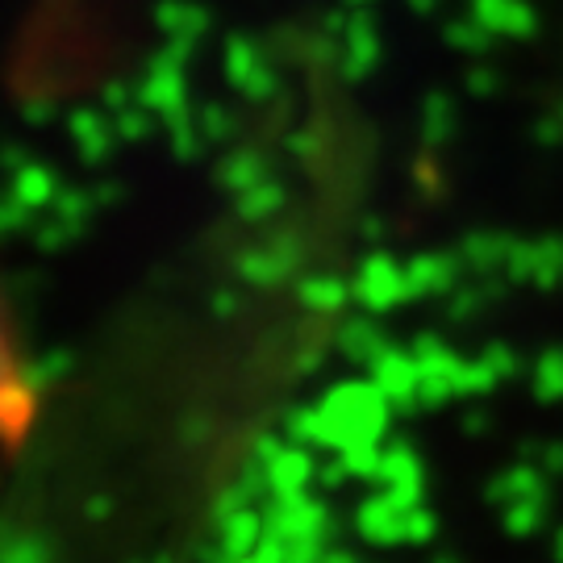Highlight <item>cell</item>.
<instances>
[{
	"label": "cell",
	"mask_w": 563,
	"mask_h": 563,
	"mask_svg": "<svg viewBox=\"0 0 563 563\" xmlns=\"http://www.w3.org/2000/svg\"><path fill=\"white\" fill-rule=\"evenodd\" d=\"M34 418H38L34 380H30V367H25V355L18 346L13 322L4 313V301H0V463L13 451H21V443L34 430Z\"/></svg>",
	"instance_id": "obj_1"
}]
</instances>
